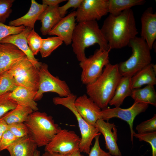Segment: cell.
Instances as JSON below:
<instances>
[{"instance_id":"cell-43","label":"cell","mask_w":156,"mask_h":156,"mask_svg":"<svg viewBox=\"0 0 156 156\" xmlns=\"http://www.w3.org/2000/svg\"><path fill=\"white\" fill-rule=\"evenodd\" d=\"M81 153L79 150H78L66 156H84Z\"/></svg>"},{"instance_id":"cell-5","label":"cell","mask_w":156,"mask_h":156,"mask_svg":"<svg viewBox=\"0 0 156 156\" xmlns=\"http://www.w3.org/2000/svg\"><path fill=\"white\" fill-rule=\"evenodd\" d=\"M132 53L127 60L118 64L122 76L132 77L137 72L151 63V49L142 38L136 37L131 40L128 45Z\"/></svg>"},{"instance_id":"cell-33","label":"cell","mask_w":156,"mask_h":156,"mask_svg":"<svg viewBox=\"0 0 156 156\" xmlns=\"http://www.w3.org/2000/svg\"><path fill=\"white\" fill-rule=\"evenodd\" d=\"M136 129L138 133H150L156 131V115L151 118L142 122L137 125Z\"/></svg>"},{"instance_id":"cell-1","label":"cell","mask_w":156,"mask_h":156,"mask_svg":"<svg viewBox=\"0 0 156 156\" xmlns=\"http://www.w3.org/2000/svg\"><path fill=\"white\" fill-rule=\"evenodd\" d=\"M101 29L110 50L128 45L138 33L134 14L131 9L117 15L109 14Z\"/></svg>"},{"instance_id":"cell-34","label":"cell","mask_w":156,"mask_h":156,"mask_svg":"<svg viewBox=\"0 0 156 156\" xmlns=\"http://www.w3.org/2000/svg\"><path fill=\"white\" fill-rule=\"evenodd\" d=\"M25 27L23 26L15 27L7 25L0 22V41L8 36L20 33Z\"/></svg>"},{"instance_id":"cell-31","label":"cell","mask_w":156,"mask_h":156,"mask_svg":"<svg viewBox=\"0 0 156 156\" xmlns=\"http://www.w3.org/2000/svg\"><path fill=\"white\" fill-rule=\"evenodd\" d=\"M9 92L0 95V119L6 113L14 109L18 104L10 97Z\"/></svg>"},{"instance_id":"cell-25","label":"cell","mask_w":156,"mask_h":156,"mask_svg":"<svg viewBox=\"0 0 156 156\" xmlns=\"http://www.w3.org/2000/svg\"><path fill=\"white\" fill-rule=\"evenodd\" d=\"M33 111L28 107L18 104L14 109L6 113L1 118L8 125L14 123L24 122Z\"/></svg>"},{"instance_id":"cell-45","label":"cell","mask_w":156,"mask_h":156,"mask_svg":"<svg viewBox=\"0 0 156 156\" xmlns=\"http://www.w3.org/2000/svg\"></svg>"},{"instance_id":"cell-21","label":"cell","mask_w":156,"mask_h":156,"mask_svg":"<svg viewBox=\"0 0 156 156\" xmlns=\"http://www.w3.org/2000/svg\"><path fill=\"white\" fill-rule=\"evenodd\" d=\"M156 65L151 63L144 67L131 77L132 89L139 88L144 85L156 84Z\"/></svg>"},{"instance_id":"cell-8","label":"cell","mask_w":156,"mask_h":156,"mask_svg":"<svg viewBox=\"0 0 156 156\" xmlns=\"http://www.w3.org/2000/svg\"><path fill=\"white\" fill-rule=\"evenodd\" d=\"M39 69L25 56L8 71L13 76L18 86L37 91L39 80Z\"/></svg>"},{"instance_id":"cell-35","label":"cell","mask_w":156,"mask_h":156,"mask_svg":"<svg viewBox=\"0 0 156 156\" xmlns=\"http://www.w3.org/2000/svg\"><path fill=\"white\" fill-rule=\"evenodd\" d=\"M14 0H0V22L4 23L12 12Z\"/></svg>"},{"instance_id":"cell-10","label":"cell","mask_w":156,"mask_h":156,"mask_svg":"<svg viewBox=\"0 0 156 156\" xmlns=\"http://www.w3.org/2000/svg\"><path fill=\"white\" fill-rule=\"evenodd\" d=\"M80 142L81 138L74 131L61 129L45 146L44 151L66 156L79 150Z\"/></svg>"},{"instance_id":"cell-42","label":"cell","mask_w":156,"mask_h":156,"mask_svg":"<svg viewBox=\"0 0 156 156\" xmlns=\"http://www.w3.org/2000/svg\"><path fill=\"white\" fill-rule=\"evenodd\" d=\"M41 156H65L59 153L51 152L48 151H45V152Z\"/></svg>"},{"instance_id":"cell-39","label":"cell","mask_w":156,"mask_h":156,"mask_svg":"<svg viewBox=\"0 0 156 156\" xmlns=\"http://www.w3.org/2000/svg\"><path fill=\"white\" fill-rule=\"evenodd\" d=\"M83 0H69L64 5L59 7L58 11L62 18L65 16L66 11L70 8H78Z\"/></svg>"},{"instance_id":"cell-2","label":"cell","mask_w":156,"mask_h":156,"mask_svg":"<svg viewBox=\"0 0 156 156\" xmlns=\"http://www.w3.org/2000/svg\"><path fill=\"white\" fill-rule=\"evenodd\" d=\"M122 77L118 64L108 63L94 81L86 85L88 97L101 109L107 108Z\"/></svg>"},{"instance_id":"cell-38","label":"cell","mask_w":156,"mask_h":156,"mask_svg":"<svg viewBox=\"0 0 156 156\" xmlns=\"http://www.w3.org/2000/svg\"><path fill=\"white\" fill-rule=\"evenodd\" d=\"M100 135H97L94 138V144L90 149L89 156H112L109 152H106L101 148L99 142Z\"/></svg>"},{"instance_id":"cell-14","label":"cell","mask_w":156,"mask_h":156,"mask_svg":"<svg viewBox=\"0 0 156 156\" xmlns=\"http://www.w3.org/2000/svg\"><path fill=\"white\" fill-rule=\"evenodd\" d=\"M95 127L99 132L102 133L105 141V147L112 156H122L117 143L118 139L117 129L114 123L105 122L102 119L98 120Z\"/></svg>"},{"instance_id":"cell-4","label":"cell","mask_w":156,"mask_h":156,"mask_svg":"<svg viewBox=\"0 0 156 156\" xmlns=\"http://www.w3.org/2000/svg\"><path fill=\"white\" fill-rule=\"evenodd\" d=\"M24 123L28 135L39 147L46 146L61 129L51 116L38 111H33Z\"/></svg>"},{"instance_id":"cell-32","label":"cell","mask_w":156,"mask_h":156,"mask_svg":"<svg viewBox=\"0 0 156 156\" xmlns=\"http://www.w3.org/2000/svg\"><path fill=\"white\" fill-rule=\"evenodd\" d=\"M133 137L138 138L140 141H144L149 143L151 147L152 156H156V131L139 134L134 131Z\"/></svg>"},{"instance_id":"cell-17","label":"cell","mask_w":156,"mask_h":156,"mask_svg":"<svg viewBox=\"0 0 156 156\" xmlns=\"http://www.w3.org/2000/svg\"><path fill=\"white\" fill-rule=\"evenodd\" d=\"M140 21V37L151 50L156 39V13L153 12L151 8H148L142 14Z\"/></svg>"},{"instance_id":"cell-15","label":"cell","mask_w":156,"mask_h":156,"mask_svg":"<svg viewBox=\"0 0 156 156\" xmlns=\"http://www.w3.org/2000/svg\"><path fill=\"white\" fill-rule=\"evenodd\" d=\"M76 11L71 12L62 18L48 34L56 35L61 38L66 45L72 43L73 32L76 24Z\"/></svg>"},{"instance_id":"cell-16","label":"cell","mask_w":156,"mask_h":156,"mask_svg":"<svg viewBox=\"0 0 156 156\" xmlns=\"http://www.w3.org/2000/svg\"><path fill=\"white\" fill-rule=\"evenodd\" d=\"M25 56L15 45L0 43V75L9 70L15 63Z\"/></svg>"},{"instance_id":"cell-41","label":"cell","mask_w":156,"mask_h":156,"mask_svg":"<svg viewBox=\"0 0 156 156\" xmlns=\"http://www.w3.org/2000/svg\"><path fill=\"white\" fill-rule=\"evenodd\" d=\"M8 129V125L3 119H0V141L4 132Z\"/></svg>"},{"instance_id":"cell-6","label":"cell","mask_w":156,"mask_h":156,"mask_svg":"<svg viewBox=\"0 0 156 156\" xmlns=\"http://www.w3.org/2000/svg\"><path fill=\"white\" fill-rule=\"evenodd\" d=\"M77 98L76 95L71 93L65 97H55L53 99V103L56 105H62L69 109L75 115L78 123L81 138L79 146V151L88 154L90 146L94 138L97 135H101L96 127L88 124L81 116L74 105Z\"/></svg>"},{"instance_id":"cell-26","label":"cell","mask_w":156,"mask_h":156,"mask_svg":"<svg viewBox=\"0 0 156 156\" xmlns=\"http://www.w3.org/2000/svg\"><path fill=\"white\" fill-rule=\"evenodd\" d=\"M131 96L135 102L156 106V92L154 86L147 85L142 88L133 89Z\"/></svg>"},{"instance_id":"cell-11","label":"cell","mask_w":156,"mask_h":156,"mask_svg":"<svg viewBox=\"0 0 156 156\" xmlns=\"http://www.w3.org/2000/svg\"><path fill=\"white\" fill-rule=\"evenodd\" d=\"M149 104L135 102L129 107L123 109L119 107L106 108L101 109V119L108 121L112 118L121 119L129 124L131 132V140L133 142V122L135 117L139 114L145 112L148 108Z\"/></svg>"},{"instance_id":"cell-9","label":"cell","mask_w":156,"mask_h":156,"mask_svg":"<svg viewBox=\"0 0 156 156\" xmlns=\"http://www.w3.org/2000/svg\"><path fill=\"white\" fill-rule=\"evenodd\" d=\"M39 85L35 101L41 99L43 94L47 92L56 93L60 97H66L71 93L66 82L51 74L47 64L42 63L39 69Z\"/></svg>"},{"instance_id":"cell-30","label":"cell","mask_w":156,"mask_h":156,"mask_svg":"<svg viewBox=\"0 0 156 156\" xmlns=\"http://www.w3.org/2000/svg\"><path fill=\"white\" fill-rule=\"evenodd\" d=\"M27 40L28 46L32 53L34 56L37 55L40 51L43 38L33 29L28 34Z\"/></svg>"},{"instance_id":"cell-7","label":"cell","mask_w":156,"mask_h":156,"mask_svg":"<svg viewBox=\"0 0 156 156\" xmlns=\"http://www.w3.org/2000/svg\"><path fill=\"white\" fill-rule=\"evenodd\" d=\"M110 51L97 49L93 55L80 62L82 70L81 81L82 83L86 85L92 83L101 75L103 68L109 63Z\"/></svg>"},{"instance_id":"cell-20","label":"cell","mask_w":156,"mask_h":156,"mask_svg":"<svg viewBox=\"0 0 156 156\" xmlns=\"http://www.w3.org/2000/svg\"><path fill=\"white\" fill-rule=\"evenodd\" d=\"M37 147L36 142L28 135L17 139L6 149L10 156H34Z\"/></svg>"},{"instance_id":"cell-40","label":"cell","mask_w":156,"mask_h":156,"mask_svg":"<svg viewBox=\"0 0 156 156\" xmlns=\"http://www.w3.org/2000/svg\"><path fill=\"white\" fill-rule=\"evenodd\" d=\"M64 0H43L42 4L48 6H54L59 5L62 2L66 1Z\"/></svg>"},{"instance_id":"cell-24","label":"cell","mask_w":156,"mask_h":156,"mask_svg":"<svg viewBox=\"0 0 156 156\" xmlns=\"http://www.w3.org/2000/svg\"><path fill=\"white\" fill-rule=\"evenodd\" d=\"M131 77L122 76L116 89L109 104L119 107L125 99L131 96L133 89L131 85Z\"/></svg>"},{"instance_id":"cell-29","label":"cell","mask_w":156,"mask_h":156,"mask_svg":"<svg viewBox=\"0 0 156 156\" xmlns=\"http://www.w3.org/2000/svg\"><path fill=\"white\" fill-rule=\"evenodd\" d=\"M17 86L13 76L8 71L0 75V95L12 92Z\"/></svg>"},{"instance_id":"cell-12","label":"cell","mask_w":156,"mask_h":156,"mask_svg":"<svg viewBox=\"0 0 156 156\" xmlns=\"http://www.w3.org/2000/svg\"><path fill=\"white\" fill-rule=\"evenodd\" d=\"M108 0H83L76 11L78 23L100 20L108 13Z\"/></svg>"},{"instance_id":"cell-3","label":"cell","mask_w":156,"mask_h":156,"mask_svg":"<svg viewBox=\"0 0 156 156\" xmlns=\"http://www.w3.org/2000/svg\"><path fill=\"white\" fill-rule=\"evenodd\" d=\"M72 43L73 52L80 62L86 58V49L95 44H98L101 49L110 51L96 21L78 23L73 32Z\"/></svg>"},{"instance_id":"cell-22","label":"cell","mask_w":156,"mask_h":156,"mask_svg":"<svg viewBox=\"0 0 156 156\" xmlns=\"http://www.w3.org/2000/svg\"><path fill=\"white\" fill-rule=\"evenodd\" d=\"M37 92L18 86L13 91L9 92V96L18 104L27 106L36 111L38 110L37 103L34 100Z\"/></svg>"},{"instance_id":"cell-37","label":"cell","mask_w":156,"mask_h":156,"mask_svg":"<svg viewBox=\"0 0 156 156\" xmlns=\"http://www.w3.org/2000/svg\"><path fill=\"white\" fill-rule=\"evenodd\" d=\"M17 138L8 129L3 133L0 141V152L6 149Z\"/></svg>"},{"instance_id":"cell-44","label":"cell","mask_w":156,"mask_h":156,"mask_svg":"<svg viewBox=\"0 0 156 156\" xmlns=\"http://www.w3.org/2000/svg\"><path fill=\"white\" fill-rule=\"evenodd\" d=\"M34 156H41L40 151L37 150L35 152Z\"/></svg>"},{"instance_id":"cell-28","label":"cell","mask_w":156,"mask_h":156,"mask_svg":"<svg viewBox=\"0 0 156 156\" xmlns=\"http://www.w3.org/2000/svg\"><path fill=\"white\" fill-rule=\"evenodd\" d=\"M63 42L62 40L57 36H53L43 39L40 52L42 58L49 56Z\"/></svg>"},{"instance_id":"cell-27","label":"cell","mask_w":156,"mask_h":156,"mask_svg":"<svg viewBox=\"0 0 156 156\" xmlns=\"http://www.w3.org/2000/svg\"><path fill=\"white\" fill-rule=\"evenodd\" d=\"M145 2L144 0H108V12L117 15L133 7L142 5Z\"/></svg>"},{"instance_id":"cell-36","label":"cell","mask_w":156,"mask_h":156,"mask_svg":"<svg viewBox=\"0 0 156 156\" xmlns=\"http://www.w3.org/2000/svg\"><path fill=\"white\" fill-rule=\"evenodd\" d=\"M8 129L17 138L28 135L27 127L24 122L14 123L8 125Z\"/></svg>"},{"instance_id":"cell-18","label":"cell","mask_w":156,"mask_h":156,"mask_svg":"<svg viewBox=\"0 0 156 156\" xmlns=\"http://www.w3.org/2000/svg\"><path fill=\"white\" fill-rule=\"evenodd\" d=\"M32 29L25 27L20 33L16 35L8 36L0 41L1 43H10L16 46L28 58L37 68H39L42 62L36 58L28 46L27 37Z\"/></svg>"},{"instance_id":"cell-13","label":"cell","mask_w":156,"mask_h":156,"mask_svg":"<svg viewBox=\"0 0 156 156\" xmlns=\"http://www.w3.org/2000/svg\"><path fill=\"white\" fill-rule=\"evenodd\" d=\"M75 106L82 117L89 124L95 127L101 119V109L86 94L77 97Z\"/></svg>"},{"instance_id":"cell-19","label":"cell","mask_w":156,"mask_h":156,"mask_svg":"<svg viewBox=\"0 0 156 156\" xmlns=\"http://www.w3.org/2000/svg\"><path fill=\"white\" fill-rule=\"evenodd\" d=\"M48 6L38 3L34 0L31 1V5L28 12L23 16L10 21L9 25L15 27L23 26L32 29L40 15Z\"/></svg>"},{"instance_id":"cell-23","label":"cell","mask_w":156,"mask_h":156,"mask_svg":"<svg viewBox=\"0 0 156 156\" xmlns=\"http://www.w3.org/2000/svg\"><path fill=\"white\" fill-rule=\"evenodd\" d=\"M59 5L48 6L39 16L41 27L40 31L44 36L48 34L49 31L62 18L58 11Z\"/></svg>"}]
</instances>
